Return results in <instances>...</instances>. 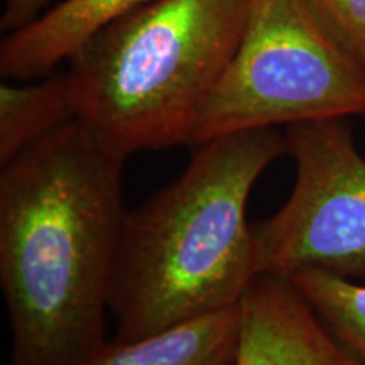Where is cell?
Returning <instances> with one entry per match:
<instances>
[{"mask_svg":"<svg viewBox=\"0 0 365 365\" xmlns=\"http://www.w3.org/2000/svg\"><path fill=\"white\" fill-rule=\"evenodd\" d=\"M125 159L73 118L0 164L11 365H76L105 341Z\"/></svg>","mask_w":365,"mask_h":365,"instance_id":"1","label":"cell"},{"mask_svg":"<svg viewBox=\"0 0 365 365\" xmlns=\"http://www.w3.org/2000/svg\"><path fill=\"white\" fill-rule=\"evenodd\" d=\"M193 148L171 185L125 213L110 289L120 340L234 308L257 276L247 203L287 154L284 132H235Z\"/></svg>","mask_w":365,"mask_h":365,"instance_id":"2","label":"cell"},{"mask_svg":"<svg viewBox=\"0 0 365 365\" xmlns=\"http://www.w3.org/2000/svg\"><path fill=\"white\" fill-rule=\"evenodd\" d=\"M250 0H154L73 54L78 118L115 153L191 144L244 33Z\"/></svg>","mask_w":365,"mask_h":365,"instance_id":"3","label":"cell"},{"mask_svg":"<svg viewBox=\"0 0 365 365\" xmlns=\"http://www.w3.org/2000/svg\"><path fill=\"white\" fill-rule=\"evenodd\" d=\"M365 117V70L303 0H250L244 33L190 145L255 129Z\"/></svg>","mask_w":365,"mask_h":365,"instance_id":"4","label":"cell"},{"mask_svg":"<svg viewBox=\"0 0 365 365\" xmlns=\"http://www.w3.org/2000/svg\"><path fill=\"white\" fill-rule=\"evenodd\" d=\"M296 181L287 202L252 225L259 274L319 269L365 279V158L346 118L286 127Z\"/></svg>","mask_w":365,"mask_h":365,"instance_id":"5","label":"cell"},{"mask_svg":"<svg viewBox=\"0 0 365 365\" xmlns=\"http://www.w3.org/2000/svg\"><path fill=\"white\" fill-rule=\"evenodd\" d=\"M239 317L234 365H360L289 277L255 276Z\"/></svg>","mask_w":365,"mask_h":365,"instance_id":"6","label":"cell"},{"mask_svg":"<svg viewBox=\"0 0 365 365\" xmlns=\"http://www.w3.org/2000/svg\"><path fill=\"white\" fill-rule=\"evenodd\" d=\"M154 0H61L33 22L7 33L0 44V73L27 81L51 75L102 27Z\"/></svg>","mask_w":365,"mask_h":365,"instance_id":"7","label":"cell"},{"mask_svg":"<svg viewBox=\"0 0 365 365\" xmlns=\"http://www.w3.org/2000/svg\"><path fill=\"white\" fill-rule=\"evenodd\" d=\"M239 304L134 340H105L76 365H234Z\"/></svg>","mask_w":365,"mask_h":365,"instance_id":"8","label":"cell"},{"mask_svg":"<svg viewBox=\"0 0 365 365\" xmlns=\"http://www.w3.org/2000/svg\"><path fill=\"white\" fill-rule=\"evenodd\" d=\"M78 118L68 71L51 73L29 85H0V164L16 158L41 137Z\"/></svg>","mask_w":365,"mask_h":365,"instance_id":"9","label":"cell"},{"mask_svg":"<svg viewBox=\"0 0 365 365\" xmlns=\"http://www.w3.org/2000/svg\"><path fill=\"white\" fill-rule=\"evenodd\" d=\"M289 279L307 296L333 336L365 365V284L319 269L299 271Z\"/></svg>","mask_w":365,"mask_h":365,"instance_id":"10","label":"cell"},{"mask_svg":"<svg viewBox=\"0 0 365 365\" xmlns=\"http://www.w3.org/2000/svg\"><path fill=\"white\" fill-rule=\"evenodd\" d=\"M328 36L365 70V0H303Z\"/></svg>","mask_w":365,"mask_h":365,"instance_id":"11","label":"cell"},{"mask_svg":"<svg viewBox=\"0 0 365 365\" xmlns=\"http://www.w3.org/2000/svg\"><path fill=\"white\" fill-rule=\"evenodd\" d=\"M49 4H53V0H6L0 27L4 33L21 29L48 11Z\"/></svg>","mask_w":365,"mask_h":365,"instance_id":"12","label":"cell"}]
</instances>
